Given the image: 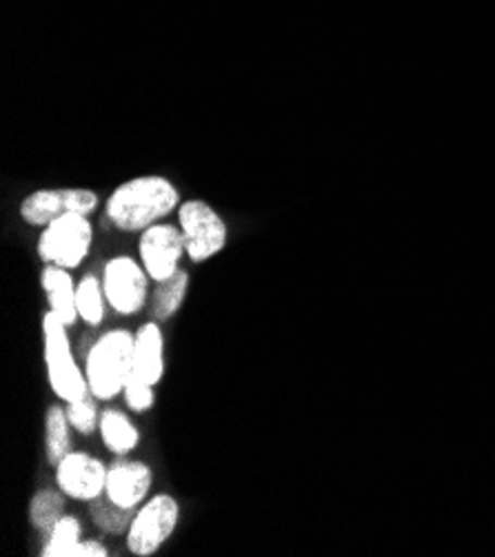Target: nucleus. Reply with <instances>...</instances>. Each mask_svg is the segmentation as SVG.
<instances>
[{
    "label": "nucleus",
    "mask_w": 495,
    "mask_h": 557,
    "mask_svg": "<svg viewBox=\"0 0 495 557\" xmlns=\"http://www.w3.org/2000/svg\"><path fill=\"white\" fill-rule=\"evenodd\" d=\"M181 205L176 185L164 176H138L119 185L104 202V215L121 232H145Z\"/></svg>",
    "instance_id": "nucleus-1"
},
{
    "label": "nucleus",
    "mask_w": 495,
    "mask_h": 557,
    "mask_svg": "<svg viewBox=\"0 0 495 557\" xmlns=\"http://www.w3.org/2000/svg\"><path fill=\"white\" fill-rule=\"evenodd\" d=\"M136 333L127 329H114L100 336L87 351L85 375L89 394L96 400H114L125 392L134 375Z\"/></svg>",
    "instance_id": "nucleus-2"
},
{
    "label": "nucleus",
    "mask_w": 495,
    "mask_h": 557,
    "mask_svg": "<svg viewBox=\"0 0 495 557\" xmlns=\"http://www.w3.org/2000/svg\"><path fill=\"white\" fill-rule=\"evenodd\" d=\"M42 343H45V364L51 392L63 403H76L89 396L87 375L81 371L72 345L67 338V324L51 311L42 318Z\"/></svg>",
    "instance_id": "nucleus-3"
},
{
    "label": "nucleus",
    "mask_w": 495,
    "mask_h": 557,
    "mask_svg": "<svg viewBox=\"0 0 495 557\" xmlns=\"http://www.w3.org/2000/svg\"><path fill=\"white\" fill-rule=\"evenodd\" d=\"M178 225L185 238L187 256L196 264L215 258L227 247V222L205 200L183 202L178 207Z\"/></svg>",
    "instance_id": "nucleus-4"
},
{
    "label": "nucleus",
    "mask_w": 495,
    "mask_h": 557,
    "mask_svg": "<svg viewBox=\"0 0 495 557\" xmlns=\"http://www.w3.org/2000/svg\"><path fill=\"white\" fill-rule=\"evenodd\" d=\"M94 227L89 215L72 213L53 220L38 238V258L45 264L76 269L91 249Z\"/></svg>",
    "instance_id": "nucleus-5"
},
{
    "label": "nucleus",
    "mask_w": 495,
    "mask_h": 557,
    "mask_svg": "<svg viewBox=\"0 0 495 557\" xmlns=\"http://www.w3.org/2000/svg\"><path fill=\"white\" fill-rule=\"evenodd\" d=\"M181 520L178 499L170 493H158L136 511L127 531V548L138 557H149L162 548Z\"/></svg>",
    "instance_id": "nucleus-6"
},
{
    "label": "nucleus",
    "mask_w": 495,
    "mask_h": 557,
    "mask_svg": "<svg viewBox=\"0 0 495 557\" xmlns=\"http://www.w3.org/2000/svg\"><path fill=\"white\" fill-rule=\"evenodd\" d=\"M149 273L129 256H116L104 264L102 289L107 305L121 315L143 311L149 294Z\"/></svg>",
    "instance_id": "nucleus-7"
},
{
    "label": "nucleus",
    "mask_w": 495,
    "mask_h": 557,
    "mask_svg": "<svg viewBox=\"0 0 495 557\" xmlns=\"http://www.w3.org/2000/svg\"><path fill=\"white\" fill-rule=\"evenodd\" d=\"M98 205L100 198L91 189H40L23 198L21 218L32 227H47L53 220H59L63 215H91L98 209Z\"/></svg>",
    "instance_id": "nucleus-8"
},
{
    "label": "nucleus",
    "mask_w": 495,
    "mask_h": 557,
    "mask_svg": "<svg viewBox=\"0 0 495 557\" xmlns=\"http://www.w3.org/2000/svg\"><path fill=\"white\" fill-rule=\"evenodd\" d=\"M187 253L185 238L181 227L158 222V225L145 230L138 243L140 264L149 273L153 283H162L178 271L181 258Z\"/></svg>",
    "instance_id": "nucleus-9"
},
{
    "label": "nucleus",
    "mask_w": 495,
    "mask_h": 557,
    "mask_svg": "<svg viewBox=\"0 0 495 557\" xmlns=\"http://www.w3.org/2000/svg\"><path fill=\"white\" fill-rule=\"evenodd\" d=\"M107 471L109 469L98 458L83 451H70L57 465V482L67 497L91 503L107 488Z\"/></svg>",
    "instance_id": "nucleus-10"
},
{
    "label": "nucleus",
    "mask_w": 495,
    "mask_h": 557,
    "mask_svg": "<svg viewBox=\"0 0 495 557\" xmlns=\"http://www.w3.org/2000/svg\"><path fill=\"white\" fill-rule=\"evenodd\" d=\"M153 482V473L145 462L119 460L107 471V497L127 509H138Z\"/></svg>",
    "instance_id": "nucleus-11"
},
{
    "label": "nucleus",
    "mask_w": 495,
    "mask_h": 557,
    "mask_svg": "<svg viewBox=\"0 0 495 557\" xmlns=\"http://www.w3.org/2000/svg\"><path fill=\"white\" fill-rule=\"evenodd\" d=\"M40 285L45 289L49 311L61 318L67 326H72L78 320V307H76V287L74 277L67 269L57 264H45L40 273Z\"/></svg>",
    "instance_id": "nucleus-12"
},
{
    "label": "nucleus",
    "mask_w": 495,
    "mask_h": 557,
    "mask_svg": "<svg viewBox=\"0 0 495 557\" xmlns=\"http://www.w3.org/2000/svg\"><path fill=\"white\" fill-rule=\"evenodd\" d=\"M134 375L149 384H158L164 375V336L160 322L151 320L143 324L136 333L134 354Z\"/></svg>",
    "instance_id": "nucleus-13"
},
{
    "label": "nucleus",
    "mask_w": 495,
    "mask_h": 557,
    "mask_svg": "<svg viewBox=\"0 0 495 557\" xmlns=\"http://www.w3.org/2000/svg\"><path fill=\"white\" fill-rule=\"evenodd\" d=\"M100 435L104 447L112 451L114 456H127L129 451L136 449V444L140 442V433L134 426V422L119 409H107L100 416Z\"/></svg>",
    "instance_id": "nucleus-14"
},
{
    "label": "nucleus",
    "mask_w": 495,
    "mask_h": 557,
    "mask_svg": "<svg viewBox=\"0 0 495 557\" xmlns=\"http://www.w3.org/2000/svg\"><path fill=\"white\" fill-rule=\"evenodd\" d=\"M189 292V273L178 269L168 281L158 283L156 294L151 296V307H149V315L156 322H168L170 318H174Z\"/></svg>",
    "instance_id": "nucleus-15"
},
{
    "label": "nucleus",
    "mask_w": 495,
    "mask_h": 557,
    "mask_svg": "<svg viewBox=\"0 0 495 557\" xmlns=\"http://www.w3.org/2000/svg\"><path fill=\"white\" fill-rule=\"evenodd\" d=\"M138 509H127L116 505L114 499H109L107 493L98 495L96 499L89 503V518L96 529L109 535H127Z\"/></svg>",
    "instance_id": "nucleus-16"
},
{
    "label": "nucleus",
    "mask_w": 495,
    "mask_h": 557,
    "mask_svg": "<svg viewBox=\"0 0 495 557\" xmlns=\"http://www.w3.org/2000/svg\"><path fill=\"white\" fill-rule=\"evenodd\" d=\"M70 418L67 409L63 407H49L45 413V454L49 465L57 467L72 447V435H70Z\"/></svg>",
    "instance_id": "nucleus-17"
},
{
    "label": "nucleus",
    "mask_w": 495,
    "mask_h": 557,
    "mask_svg": "<svg viewBox=\"0 0 495 557\" xmlns=\"http://www.w3.org/2000/svg\"><path fill=\"white\" fill-rule=\"evenodd\" d=\"M67 495L63 488H40L34 493L32 503H29V522L34 529L49 533L57 522L65 516V505H67Z\"/></svg>",
    "instance_id": "nucleus-18"
},
{
    "label": "nucleus",
    "mask_w": 495,
    "mask_h": 557,
    "mask_svg": "<svg viewBox=\"0 0 495 557\" xmlns=\"http://www.w3.org/2000/svg\"><path fill=\"white\" fill-rule=\"evenodd\" d=\"M104 302H107V298H104L102 283L94 273H87L76 287L78 318L91 326H98L104 318Z\"/></svg>",
    "instance_id": "nucleus-19"
},
{
    "label": "nucleus",
    "mask_w": 495,
    "mask_h": 557,
    "mask_svg": "<svg viewBox=\"0 0 495 557\" xmlns=\"http://www.w3.org/2000/svg\"><path fill=\"white\" fill-rule=\"evenodd\" d=\"M83 527L74 516H63L57 527L49 531V540L42 548V557H67L70 550L81 542Z\"/></svg>",
    "instance_id": "nucleus-20"
},
{
    "label": "nucleus",
    "mask_w": 495,
    "mask_h": 557,
    "mask_svg": "<svg viewBox=\"0 0 495 557\" xmlns=\"http://www.w3.org/2000/svg\"><path fill=\"white\" fill-rule=\"evenodd\" d=\"M67 418L72 422V426L76 431H81L83 435H89L96 431V426L100 424L98 418V409H96V398L89 394L76 403H67Z\"/></svg>",
    "instance_id": "nucleus-21"
},
{
    "label": "nucleus",
    "mask_w": 495,
    "mask_h": 557,
    "mask_svg": "<svg viewBox=\"0 0 495 557\" xmlns=\"http://www.w3.org/2000/svg\"><path fill=\"white\" fill-rule=\"evenodd\" d=\"M123 396H125L127 407H129V409H134L136 413H145V411H149V409L153 407V403H156V396H153V384H149V382L140 380L138 375H132V377H129V382H127V386H125Z\"/></svg>",
    "instance_id": "nucleus-22"
},
{
    "label": "nucleus",
    "mask_w": 495,
    "mask_h": 557,
    "mask_svg": "<svg viewBox=\"0 0 495 557\" xmlns=\"http://www.w3.org/2000/svg\"><path fill=\"white\" fill-rule=\"evenodd\" d=\"M109 555V550H107V546L102 544V542H96V540H81L72 550H70V555L67 557H107Z\"/></svg>",
    "instance_id": "nucleus-23"
}]
</instances>
